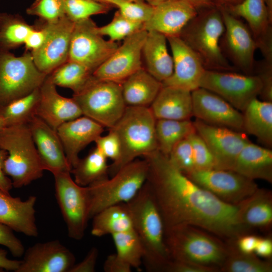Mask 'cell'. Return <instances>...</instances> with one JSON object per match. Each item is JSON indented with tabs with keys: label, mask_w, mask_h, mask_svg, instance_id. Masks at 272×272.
<instances>
[{
	"label": "cell",
	"mask_w": 272,
	"mask_h": 272,
	"mask_svg": "<svg viewBox=\"0 0 272 272\" xmlns=\"http://www.w3.org/2000/svg\"><path fill=\"white\" fill-rule=\"evenodd\" d=\"M144 158L149 164L146 182L165 230L188 225L231 240L249 232L241 221L240 203H227L199 186L158 150Z\"/></svg>",
	"instance_id": "cell-1"
},
{
	"label": "cell",
	"mask_w": 272,
	"mask_h": 272,
	"mask_svg": "<svg viewBox=\"0 0 272 272\" xmlns=\"http://www.w3.org/2000/svg\"><path fill=\"white\" fill-rule=\"evenodd\" d=\"M133 230L143 250V264L148 271H165L171 260L166 246L162 217L146 182L138 193L126 203Z\"/></svg>",
	"instance_id": "cell-2"
},
{
	"label": "cell",
	"mask_w": 272,
	"mask_h": 272,
	"mask_svg": "<svg viewBox=\"0 0 272 272\" xmlns=\"http://www.w3.org/2000/svg\"><path fill=\"white\" fill-rule=\"evenodd\" d=\"M224 30L221 11L213 6L199 9L179 36L197 54L206 70L236 72L221 49Z\"/></svg>",
	"instance_id": "cell-3"
},
{
	"label": "cell",
	"mask_w": 272,
	"mask_h": 272,
	"mask_svg": "<svg viewBox=\"0 0 272 272\" xmlns=\"http://www.w3.org/2000/svg\"><path fill=\"white\" fill-rule=\"evenodd\" d=\"M171 260L193 263L220 270L228 245L199 228L188 225L165 230Z\"/></svg>",
	"instance_id": "cell-4"
},
{
	"label": "cell",
	"mask_w": 272,
	"mask_h": 272,
	"mask_svg": "<svg viewBox=\"0 0 272 272\" xmlns=\"http://www.w3.org/2000/svg\"><path fill=\"white\" fill-rule=\"evenodd\" d=\"M156 119L147 107L126 106L121 117L111 128L121 144L120 159L109 166L113 175L119 169L140 156L144 157L158 150Z\"/></svg>",
	"instance_id": "cell-5"
},
{
	"label": "cell",
	"mask_w": 272,
	"mask_h": 272,
	"mask_svg": "<svg viewBox=\"0 0 272 272\" xmlns=\"http://www.w3.org/2000/svg\"><path fill=\"white\" fill-rule=\"evenodd\" d=\"M0 147L8 154L4 171L13 186L21 188L40 178L45 170L28 123L7 126L0 130Z\"/></svg>",
	"instance_id": "cell-6"
},
{
	"label": "cell",
	"mask_w": 272,
	"mask_h": 272,
	"mask_svg": "<svg viewBox=\"0 0 272 272\" xmlns=\"http://www.w3.org/2000/svg\"><path fill=\"white\" fill-rule=\"evenodd\" d=\"M148 171L146 159L134 160L119 169L111 178L88 186L90 219L109 207L126 203L133 198L146 183Z\"/></svg>",
	"instance_id": "cell-7"
},
{
	"label": "cell",
	"mask_w": 272,
	"mask_h": 272,
	"mask_svg": "<svg viewBox=\"0 0 272 272\" xmlns=\"http://www.w3.org/2000/svg\"><path fill=\"white\" fill-rule=\"evenodd\" d=\"M73 98L83 115L108 128L117 122L126 107L121 84L99 79L93 75L80 90L74 93Z\"/></svg>",
	"instance_id": "cell-8"
},
{
	"label": "cell",
	"mask_w": 272,
	"mask_h": 272,
	"mask_svg": "<svg viewBox=\"0 0 272 272\" xmlns=\"http://www.w3.org/2000/svg\"><path fill=\"white\" fill-rule=\"evenodd\" d=\"M47 76L37 68L30 52L17 57L0 50V106L39 88Z\"/></svg>",
	"instance_id": "cell-9"
},
{
	"label": "cell",
	"mask_w": 272,
	"mask_h": 272,
	"mask_svg": "<svg viewBox=\"0 0 272 272\" xmlns=\"http://www.w3.org/2000/svg\"><path fill=\"white\" fill-rule=\"evenodd\" d=\"M54 178L55 196L69 236L79 240L85 235L89 217V196L87 186L78 184L70 171L56 173Z\"/></svg>",
	"instance_id": "cell-10"
},
{
	"label": "cell",
	"mask_w": 272,
	"mask_h": 272,
	"mask_svg": "<svg viewBox=\"0 0 272 272\" xmlns=\"http://www.w3.org/2000/svg\"><path fill=\"white\" fill-rule=\"evenodd\" d=\"M200 87L215 93L243 112L253 99L259 96L262 84L256 74L206 70Z\"/></svg>",
	"instance_id": "cell-11"
},
{
	"label": "cell",
	"mask_w": 272,
	"mask_h": 272,
	"mask_svg": "<svg viewBox=\"0 0 272 272\" xmlns=\"http://www.w3.org/2000/svg\"><path fill=\"white\" fill-rule=\"evenodd\" d=\"M97 27L91 18L74 23L67 59L84 65L92 73L119 46L117 42L105 40Z\"/></svg>",
	"instance_id": "cell-12"
},
{
	"label": "cell",
	"mask_w": 272,
	"mask_h": 272,
	"mask_svg": "<svg viewBox=\"0 0 272 272\" xmlns=\"http://www.w3.org/2000/svg\"><path fill=\"white\" fill-rule=\"evenodd\" d=\"M218 8L221 11L225 25L220 41L223 55L237 70L245 74H254V53L257 46L249 28L223 8Z\"/></svg>",
	"instance_id": "cell-13"
},
{
	"label": "cell",
	"mask_w": 272,
	"mask_h": 272,
	"mask_svg": "<svg viewBox=\"0 0 272 272\" xmlns=\"http://www.w3.org/2000/svg\"><path fill=\"white\" fill-rule=\"evenodd\" d=\"M186 176L221 200L232 205L240 203L258 189L254 180L232 170L213 168L195 171Z\"/></svg>",
	"instance_id": "cell-14"
},
{
	"label": "cell",
	"mask_w": 272,
	"mask_h": 272,
	"mask_svg": "<svg viewBox=\"0 0 272 272\" xmlns=\"http://www.w3.org/2000/svg\"><path fill=\"white\" fill-rule=\"evenodd\" d=\"M147 33L143 28L125 38L111 55L93 73V76L121 84L143 67L142 49Z\"/></svg>",
	"instance_id": "cell-15"
},
{
	"label": "cell",
	"mask_w": 272,
	"mask_h": 272,
	"mask_svg": "<svg viewBox=\"0 0 272 272\" xmlns=\"http://www.w3.org/2000/svg\"><path fill=\"white\" fill-rule=\"evenodd\" d=\"M195 130L210 149L214 160V169L232 170L244 147L250 142L246 133L215 126L196 119Z\"/></svg>",
	"instance_id": "cell-16"
},
{
	"label": "cell",
	"mask_w": 272,
	"mask_h": 272,
	"mask_svg": "<svg viewBox=\"0 0 272 272\" xmlns=\"http://www.w3.org/2000/svg\"><path fill=\"white\" fill-rule=\"evenodd\" d=\"M192 115L209 124L243 131V114L223 98L199 87L191 92Z\"/></svg>",
	"instance_id": "cell-17"
},
{
	"label": "cell",
	"mask_w": 272,
	"mask_h": 272,
	"mask_svg": "<svg viewBox=\"0 0 272 272\" xmlns=\"http://www.w3.org/2000/svg\"><path fill=\"white\" fill-rule=\"evenodd\" d=\"M24 254L16 272H70L76 263L74 254L56 240L36 243Z\"/></svg>",
	"instance_id": "cell-18"
},
{
	"label": "cell",
	"mask_w": 272,
	"mask_h": 272,
	"mask_svg": "<svg viewBox=\"0 0 272 272\" xmlns=\"http://www.w3.org/2000/svg\"><path fill=\"white\" fill-rule=\"evenodd\" d=\"M173 62L172 75L162 83V86H171L192 92L200 87L206 71L197 54L179 36L167 37Z\"/></svg>",
	"instance_id": "cell-19"
},
{
	"label": "cell",
	"mask_w": 272,
	"mask_h": 272,
	"mask_svg": "<svg viewBox=\"0 0 272 272\" xmlns=\"http://www.w3.org/2000/svg\"><path fill=\"white\" fill-rule=\"evenodd\" d=\"M74 22L66 16L51 23L45 42L37 51L31 53L37 68L47 75L68 59Z\"/></svg>",
	"instance_id": "cell-20"
},
{
	"label": "cell",
	"mask_w": 272,
	"mask_h": 272,
	"mask_svg": "<svg viewBox=\"0 0 272 272\" xmlns=\"http://www.w3.org/2000/svg\"><path fill=\"white\" fill-rule=\"evenodd\" d=\"M199 9L188 0H165L154 6L153 14L144 25L147 31H156L166 37L179 36Z\"/></svg>",
	"instance_id": "cell-21"
},
{
	"label": "cell",
	"mask_w": 272,
	"mask_h": 272,
	"mask_svg": "<svg viewBox=\"0 0 272 272\" xmlns=\"http://www.w3.org/2000/svg\"><path fill=\"white\" fill-rule=\"evenodd\" d=\"M45 170L52 173L72 169L56 130L34 115L28 123Z\"/></svg>",
	"instance_id": "cell-22"
},
{
	"label": "cell",
	"mask_w": 272,
	"mask_h": 272,
	"mask_svg": "<svg viewBox=\"0 0 272 272\" xmlns=\"http://www.w3.org/2000/svg\"><path fill=\"white\" fill-rule=\"evenodd\" d=\"M56 87L47 75L40 87V99L36 111V116L55 130L63 123L83 115L73 98L60 95Z\"/></svg>",
	"instance_id": "cell-23"
},
{
	"label": "cell",
	"mask_w": 272,
	"mask_h": 272,
	"mask_svg": "<svg viewBox=\"0 0 272 272\" xmlns=\"http://www.w3.org/2000/svg\"><path fill=\"white\" fill-rule=\"evenodd\" d=\"M103 131L102 125L83 115L63 123L57 128V133L72 169L79 161L80 152L94 142Z\"/></svg>",
	"instance_id": "cell-24"
},
{
	"label": "cell",
	"mask_w": 272,
	"mask_h": 272,
	"mask_svg": "<svg viewBox=\"0 0 272 272\" xmlns=\"http://www.w3.org/2000/svg\"><path fill=\"white\" fill-rule=\"evenodd\" d=\"M37 197L30 196L22 200L0 189V223L13 231L30 237L38 235L35 205Z\"/></svg>",
	"instance_id": "cell-25"
},
{
	"label": "cell",
	"mask_w": 272,
	"mask_h": 272,
	"mask_svg": "<svg viewBox=\"0 0 272 272\" xmlns=\"http://www.w3.org/2000/svg\"><path fill=\"white\" fill-rule=\"evenodd\" d=\"M149 108L156 119L189 120L193 116L191 92L162 86Z\"/></svg>",
	"instance_id": "cell-26"
},
{
	"label": "cell",
	"mask_w": 272,
	"mask_h": 272,
	"mask_svg": "<svg viewBox=\"0 0 272 272\" xmlns=\"http://www.w3.org/2000/svg\"><path fill=\"white\" fill-rule=\"evenodd\" d=\"M223 8L232 16L246 21L257 47L272 39V19L264 0H243Z\"/></svg>",
	"instance_id": "cell-27"
},
{
	"label": "cell",
	"mask_w": 272,
	"mask_h": 272,
	"mask_svg": "<svg viewBox=\"0 0 272 272\" xmlns=\"http://www.w3.org/2000/svg\"><path fill=\"white\" fill-rule=\"evenodd\" d=\"M167 39L164 35L148 31L142 49L143 67L150 74L162 83L168 79L173 71L172 55L167 48Z\"/></svg>",
	"instance_id": "cell-28"
},
{
	"label": "cell",
	"mask_w": 272,
	"mask_h": 272,
	"mask_svg": "<svg viewBox=\"0 0 272 272\" xmlns=\"http://www.w3.org/2000/svg\"><path fill=\"white\" fill-rule=\"evenodd\" d=\"M232 170L253 180L261 179L271 183V150L248 143L240 152Z\"/></svg>",
	"instance_id": "cell-29"
},
{
	"label": "cell",
	"mask_w": 272,
	"mask_h": 272,
	"mask_svg": "<svg viewBox=\"0 0 272 272\" xmlns=\"http://www.w3.org/2000/svg\"><path fill=\"white\" fill-rule=\"evenodd\" d=\"M121 87L126 106L149 107L162 84L143 67L126 78L121 83Z\"/></svg>",
	"instance_id": "cell-30"
},
{
	"label": "cell",
	"mask_w": 272,
	"mask_h": 272,
	"mask_svg": "<svg viewBox=\"0 0 272 272\" xmlns=\"http://www.w3.org/2000/svg\"><path fill=\"white\" fill-rule=\"evenodd\" d=\"M243 132L255 137L266 147L272 146V102L253 99L243 111Z\"/></svg>",
	"instance_id": "cell-31"
},
{
	"label": "cell",
	"mask_w": 272,
	"mask_h": 272,
	"mask_svg": "<svg viewBox=\"0 0 272 272\" xmlns=\"http://www.w3.org/2000/svg\"><path fill=\"white\" fill-rule=\"evenodd\" d=\"M242 223L249 229L266 228L272 223V196L269 191L258 189L251 196L240 203Z\"/></svg>",
	"instance_id": "cell-32"
},
{
	"label": "cell",
	"mask_w": 272,
	"mask_h": 272,
	"mask_svg": "<svg viewBox=\"0 0 272 272\" xmlns=\"http://www.w3.org/2000/svg\"><path fill=\"white\" fill-rule=\"evenodd\" d=\"M91 234L96 237L133 230V222L126 203L109 207L93 217Z\"/></svg>",
	"instance_id": "cell-33"
},
{
	"label": "cell",
	"mask_w": 272,
	"mask_h": 272,
	"mask_svg": "<svg viewBox=\"0 0 272 272\" xmlns=\"http://www.w3.org/2000/svg\"><path fill=\"white\" fill-rule=\"evenodd\" d=\"M155 129L158 150L167 156L178 142L196 132L190 119H156Z\"/></svg>",
	"instance_id": "cell-34"
},
{
	"label": "cell",
	"mask_w": 272,
	"mask_h": 272,
	"mask_svg": "<svg viewBox=\"0 0 272 272\" xmlns=\"http://www.w3.org/2000/svg\"><path fill=\"white\" fill-rule=\"evenodd\" d=\"M109 167L107 158L95 147L85 157L80 159L71 169V174H73L74 181L78 184L88 186L108 178Z\"/></svg>",
	"instance_id": "cell-35"
},
{
	"label": "cell",
	"mask_w": 272,
	"mask_h": 272,
	"mask_svg": "<svg viewBox=\"0 0 272 272\" xmlns=\"http://www.w3.org/2000/svg\"><path fill=\"white\" fill-rule=\"evenodd\" d=\"M34 27L19 15L0 13V50L10 51L24 44Z\"/></svg>",
	"instance_id": "cell-36"
},
{
	"label": "cell",
	"mask_w": 272,
	"mask_h": 272,
	"mask_svg": "<svg viewBox=\"0 0 272 272\" xmlns=\"http://www.w3.org/2000/svg\"><path fill=\"white\" fill-rule=\"evenodd\" d=\"M40 99V87L29 94L0 106V116L6 126L28 123L36 115Z\"/></svg>",
	"instance_id": "cell-37"
},
{
	"label": "cell",
	"mask_w": 272,
	"mask_h": 272,
	"mask_svg": "<svg viewBox=\"0 0 272 272\" xmlns=\"http://www.w3.org/2000/svg\"><path fill=\"white\" fill-rule=\"evenodd\" d=\"M115 246L116 258L131 269H140L143 264V250L134 230L111 235Z\"/></svg>",
	"instance_id": "cell-38"
},
{
	"label": "cell",
	"mask_w": 272,
	"mask_h": 272,
	"mask_svg": "<svg viewBox=\"0 0 272 272\" xmlns=\"http://www.w3.org/2000/svg\"><path fill=\"white\" fill-rule=\"evenodd\" d=\"M234 242V240H233ZM228 255L220 270L224 272H271L270 260H263L253 254L240 252L234 242L228 245Z\"/></svg>",
	"instance_id": "cell-39"
},
{
	"label": "cell",
	"mask_w": 272,
	"mask_h": 272,
	"mask_svg": "<svg viewBox=\"0 0 272 272\" xmlns=\"http://www.w3.org/2000/svg\"><path fill=\"white\" fill-rule=\"evenodd\" d=\"M92 74L84 65L67 60L48 76L56 86L69 88L75 93L85 85Z\"/></svg>",
	"instance_id": "cell-40"
},
{
	"label": "cell",
	"mask_w": 272,
	"mask_h": 272,
	"mask_svg": "<svg viewBox=\"0 0 272 272\" xmlns=\"http://www.w3.org/2000/svg\"><path fill=\"white\" fill-rule=\"evenodd\" d=\"M113 7L94 0H65V16L74 23L108 13Z\"/></svg>",
	"instance_id": "cell-41"
},
{
	"label": "cell",
	"mask_w": 272,
	"mask_h": 272,
	"mask_svg": "<svg viewBox=\"0 0 272 272\" xmlns=\"http://www.w3.org/2000/svg\"><path fill=\"white\" fill-rule=\"evenodd\" d=\"M144 28V25L132 22L123 17L117 10L108 24L97 27L99 33L117 42Z\"/></svg>",
	"instance_id": "cell-42"
},
{
	"label": "cell",
	"mask_w": 272,
	"mask_h": 272,
	"mask_svg": "<svg viewBox=\"0 0 272 272\" xmlns=\"http://www.w3.org/2000/svg\"><path fill=\"white\" fill-rule=\"evenodd\" d=\"M64 3L65 0H35L26 12L38 16L42 21L54 22L65 16Z\"/></svg>",
	"instance_id": "cell-43"
},
{
	"label": "cell",
	"mask_w": 272,
	"mask_h": 272,
	"mask_svg": "<svg viewBox=\"0 0 272 272\" xmlns=\"http://www.w3.org/2000/svg\"><path fill=\"white\" fill-rule=\"evenodd\" d=\"M168 157L172 164L185 175L195 171L192 146L188 137L178 142Z\"/></svg>",
	"instance_id": "cell-44"
},
{
	"label": "cell",
	"mask_w": 272,
	"mask_h": 272,
	"mask_svg": "<svg viewBox=\"0 0 272 272\" xmlns=\"http://www.w3.org/2000/svg\"><path fill=\"white\" fill-rule=\"evenodd\" d=\"M114 7L125 18L143 25L151 18L154 9V6L144 0L122 2L116 4Z\"/></svg>",
	"instance_id": "cell-45"
},
{
	"label": "cell",
	"mask_w": 272,
	"mask_h": 272,
	"mask_svg": "<svg viewBox=\"0 0 272 272\" xmlns=\"http://www.w3.org/2000/svg\"><path fill=\"white\" fill-rule=\"evenodd\" d=\"M188 138L192 146L195 171L214 168V160L213 155L200 136L195 132L190 134Z\"/></svg>",
	"instance_id": "cell-46"
},
{
	"label": "cell",
	"mask_w": 272,
	"mask_h": 272,
	"mask_svg": "<svg viewBox=\"0 0 272 272\" xmlns=\"http://www.w3.org/2000/svg\"><path fill=\"white\" fill-rule=\"evenodd\" d=\"M97 148L107 158L113 160L112 164L120 159L121 153V144L117 134L111 129L104 136L98 137L94 142Z\"/></svg>",
	"instance_id": "cell-47"
},
{
	"label": "cell",
	"mask_w": 272,
	"mask_h": 272,
	"mask_svg": "<svg viewBox=\"0 0 272 272\" xmlns=\"http://www.w3.org/2000/svg\"><path fill=\"white\" fill-rule=\"evenodd\" d=\"M261 80L262 88L259 95L261 100L272 102V63L264 60L256 62L254 74Z\"/></svg>",
	"instance_id": "cell-48"
},
{
	"label": "cell",
	"mask_w": 272,
	"mask_h": 272,
	"mask_svg": "<svg viewBox=\"0 0 272 272\" xmlns=\"http://www.w3.org/2000/svg\"><path fill=\"white\" fill-rule=\"evenodd\" d=\"M39 27H34L27 36L25 43V47L27 51L32 53L42 47L49 34L51 23L44 21Z\"/></svg>",
	"instance_id": "cell-49"
},
{
	"label": "cell",
	"mask_w": 272,
	"mask_h": 272,
	"mask_svg": "<svg viewBox=\"0 0 272 272\" xmlns=\"http://www.w3.org/2000/svg\"><path fill=\"white\" fill-rule=\"evenodd\" d=\"M0 244L7 247L15 257H21L24 253V247L20 240L14 235L11 229L1 223Z\"/></svg>",
	"instance_id": "cell-50"
},
{
	"label": "cell",
	"mask_w": 272,
	"mask_h": 272,
	"mask_svg": "<svg viewBox=\"0 0 272 272\" xmlns=\"http://www.w3.org/2000/svg\"><path fill=\"white\" fill-rule=\"evenodd\" d=\"M218 270L214 268L197 264L171 260L165 271L168 272H214Z\"/></svg>",
	"instance_id": "cell-51"
},
{
	"label": "cell",
	"mask_w": 272,
	"mask_h": 272,
	"mask_svg": "<svg viewBox=\"0 0 272 272\" xmlns=\"http://www.w3.org/2000/svg\"><path fill=\"white\" fill-rule=\"evenodd\" d=\"M98 256V250L93 247L84 258L78 263H75L70 272H94Z\"/></svg>",
	"instance_id": "cell-52"
},
{
	"label": "cell",
	"mask_w": 272,
	"mask_h": 272,
	"mask_svg": "<svg viewBox=\"0 0 272 272\" xmlns=\"http://www.w3.org/2000/svg\"><path fill=\"white\" fill-rule=\"evenodd\" d=\"M258 237L248 234H243L238 237L234 242L236 248L241 252L245 254L254 253Z\"/></svg>",
	"instance_id": "cell-53"
},
{
	"label": "cell",
	"mask_w": 272,
	"mask_h": 272,
	"mask_svg": "<svg viewBox=\"0 0 272 272\" xmlns=\"http://www.w3.org/2000/svg\"><path fill=\"white\" fill-rule=\"evenodd\" d=\"M254 253L257 256L269 258L272 255V240L267 237H258Z\"/></svg>",
	"instance_id": "cell-54"
},
{
	"label": "cell",
	"mask_w": 272,
	"mask_h": 272,
	"mask_svg": "<svg viewBox=\"0 0 272 272\" xmlns=\"http://www.w3.org/2000/svg\"><path fill=\"white\" fill-rule=\"evenodd\" d=\"M7 154V152L0 147V189L5 192L10 193L13 187L12 182L4 171V163Z\"/></svg>",
	"instance_id": "cell-55"
},
{
	"label": "cell",
	"mask_w": 272,
	"mask_h": 272,
	"mask_svg": "<svg viewBox=\"0 0 272 272\" xmlns=\"http://www.w3.org/2000/svg\"><path fill=\"white\" fill-rule=\"evenodd\" d=\"M103 269L106 272H130L131 271V269L118 261L114 254L108 256L104 262Z\"/></svg>",
	"instance_id": "cell-56"
},
{
	"label": "cell",
	"mask_w": 272,
	"mask_h": 272,
	"mask_svg": "<svg viewBox=\"0 0 272 272\" xmlns=\"http://www.w3.org/2000/svg\"><path fill=\"white\" fill-rule=\"evenodd\" d=\"M21 263V260H13L7 257V251L0 249V268L7 270L16 271Z\"/></svg>",
	"instance_id": "cell-57"
},
{
	"label": "cell",
	"mask_w": 272,
	"mask_h": 272,
	"mask_svg": "<svg viewBox=\"0 0 272 272\" xmlns=\"http://www.w3.org/2000/svg\"><path fill=\"white\" fill-rule=\"evenodd\" d=\"M243 0H210L212 4L217 7L225 8L240 4Z\"/></svg>",
	"instance_id": "cell-58"
},
{
	"label": "cell",
	"mask_w": 272,
	"mask_h": 272,
	"mask_svg": "<svg viewBox=\"0 0 272 272\" xmlns=\"http://www.w3.org/2000/svg\"><path fill=\"white\" fill-rule=\"evenodd\" d=\"M193 4L199 10L202 8L214 6L210 0H188Z\"/></svg>",
	"instance_id": "cell-59"
},
{
	"label": "cell",
	"mask_w": 272,
	"mask_h": 272,
	"mask_svg": "<svg viewBox=\"0 0 272 272\" xmlns=\"http://www.w3.org/2000/svg\"><path fill=\"white\" fill-rule=\"evenodd\" d=\"M95 1L98 2L99 3H101L102 4L108 5L109 6H111L112 7H114L115 6L119 3L127 2V1H134V0H94Z\"/></svg>",
	"instance_id": "cell-60"
},
{
	"label": "cell",
	"mask_w": 272,
	"mask_h": 272,
	"mask_svg": "<svg viewBox=\"0 0 272 272\" xmlns=\"http://www.w3.org/2000/svg\"><path fill=\"white\" fill-rule=\"evenodd\" d=\"M267 7L269 17L272 19V0H264Z\"/></svg>",
	"instance_id": "cell-61"
},
{
	"label": "cell",
	"mask_w": 272,
	"mask_h": 272,
	"mask_svg": "<svg viewBox=\"0 0 272 272\" xmlns=\"http://www.w3.org/2000/svg\"><path fill=\"white\" fill-rule=\"evenodd\" d=\"M153 6H156L165 0H144Z\"/></svg>",
	"instance_id": "cell-62"
},
{
	"label": "cell",
	"mask_w": 272,
	"mask_h": 272,
	"mask_svg": "<svg viewBox=\"0 0 272 272\" xmlns=\"http://www.w3.org/2000/svg\"><path fill=\"white\" fill-rule=\"evenodd\" d=\"M6 123L3 119V118L0 116V130L3 128L6 127Z\"/></svg>",
	"instance_id": "cell-63"
}]
</instances>
